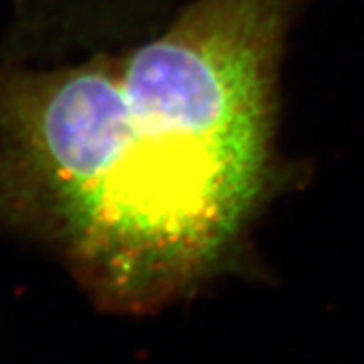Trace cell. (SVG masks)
Wrapping results in <instances>:
<instances>
[{
    "instance_id": "6da1fadb",
    "label": "cell",
    "mask_w": 364,
    "mask_h": 364,
    "mask_svg": "<svg viewBox=\"0 0 364 364\" xmlns=\"http://www.w3.org/2000/svg\"><path fill=\"white\" fill-rule=\"evenodd\" d=\"M295 4L189 0L122 51L0 61V225L110 312L161 311L226 270L302 176L277 147Z\"/></svg>"
}]
</instances>
